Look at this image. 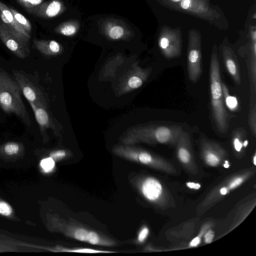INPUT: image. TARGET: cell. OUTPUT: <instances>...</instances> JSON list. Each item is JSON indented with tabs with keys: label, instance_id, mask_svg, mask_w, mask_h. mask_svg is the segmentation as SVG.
Listing matches in <instances>:
<instances>
[{
	"label": "cell",
	"instance_id": "obj_23",
	"mask_svg": "<svg viewBox=\"0 0 256 256\" xmlns=\"http://www.w3.org/2000/svg\"><path fill=\"white\" fill-rule=\"evenodd\" d=\"M50 250L55 252L84 253V254H110L117 252L116 251L94 249L88 248L73 247L70 248L63 246H56L50 248Z\"/></svg>",
	"mask_w": 256,
	"mask_h": 256
},
{
	"label": "cell",
	"instance_id": "obj_3",
	"mask_svg": "<svg viewBox=\"0 0 256 256\" xmlns=\"http://www.w3.org/2000/svg\"><path fill=\"white\" fill-rule=\"evenodd\" d=\"M210 103L213 119L219 132L224 134L228 128V115L225 108L220 66L216 46L211 54L210 66Z\"/></svg>",
	"mask_w": 256,
	"mask_h": 256
},
{
	"label": "cell",
	"instance_id": "obj_8",
	"mask_svg": "<svg viewBox=\"0 0 256 256\" xmlns=\"http://www.w3.org/2000/svg\"><path fill=\"white\" fill-rule=\"evenodd\" d=\"M187 70L190 80L196 82L202 72V42L200 32L194 29L188 32Z\"/></svg>",
	"mask_w": 256,
	"mask_h": 256
},
{
	"label": "cell",
	"instance_id": "obj_18",
	"mask_svg": "<svg viewBox=\"0 0 256 256\" xmlns=\"http://www.w3.org/2000/svg\"><path fill=\"white\" fill-rule=\"evenodd\" d=\"M150 72L148 68L142 69L138 66H135L124 80L122 90L124 92H128L141 86L147 79Z\"/></svg>",
	"mask_w": 256,
	"mask_h": 256
},
{
	"label": "cell",
	"instance_id": "obj_20",
	"mask_svg": "<svg viewBox=\"0 0 256 256\" xmlns=\"http://www.w3.org/2000/svg\"><path fill=\"white\" fill-rule=\"evenodd\" d=\"M61 4L58 0H53L47 4H41L28 12L36 16L53 18L61 10Z\"/></svg>",
	"mask_w": 256,
	"mask_h": 256
},
{
	"label": "cell",
	"instance_id": "obj_24",
	"mask_svg": "<svg viewBox=\"0 0 256 256\" xmlns=\"http://www.w3.org/2000/svg\"><path fill=\"white\" fill-rule=\"evenodd\" d=\"M17 23L30 35L32 32V25L29 20L12 7H9Z\"/></svg>",
	"mask_w": 256,
	"mask_h": 256
},
{
	"label": "cell",
	"instance_id": "obj_34",
	"mask_svg": "<svg viewBox=\"0 0 256 256\" xmlns=\"http://www.w3.org/2000/svg\"><path fill=\"white\" fill-rule=\"evenodd\" d=\"M66 152L64 150H58L52 152L50 154L51 157L54 160H60L62 159L66 156Z\"/></svg>",
	"mask_w": 256,
	"mask_h": 256
},
{
	"label": "cell",
	"instance_id": "obj_4",
	"mask_svg": "<svg viewBox=\"0 0 256 256\" xmlns=\"http://www.w3.org/2000/svg\"><path fill=\"white\" fill-rule=\"evenodd\" d=\"M130 182L139 194L156 208H168L174 201L164 184L154 176L138 174L132 176Z\"/></svg>",
	"mask_w": 256,
	"mask_h": 256
},
{
	"label": "cell",
	"instance_id": "obj_31",
	"mask_svg": "<svg viewBox=\"0 0 256 256\" xmlns=\"http://www.w3.org/2000/svg\"><path fill=\"white\" fill-rule=\"evenodd\" d=\"M149 234V229L146 226H144L140 230L137 237V242L139 244L143 243Z\"/></svg>",
	"mask_w": 256,
	"mask_h": 256
},
{
	"label": "cell",
	"instance_id": "obj_22",
	"mask_svg": "<svg viewBox=\"0 0 256 256\" xmlns=\"http://www.w3.org/2000/svg\"><path fill=\"white\" fill-rule=\"evenodd\" d=\"M33 43L38 50L46 55L56 54L60 50L59 44L53 40L46 41L34 39Z\"/></svg>",
	"mask_w": 256,
	"mask_h": 256
},
{
	"label": "cell",
	"instance_id": "obj_26",
	"mask_svg": "<svg viewBox=\"0 0 256 256\" xmlns=\"http://www.w3.org/2000/svg\"><path fill=\"white\" fill-rule=\"evenodd\" d=\"M212 226V224L208 222L204 224L200 228V231L196 236L189 243L188 248H194L198 246L201 242L202 238L205 232Z\"/></svg>",
	"mask_w": 256,
	"mask_h": 256
},
{
	"label": "cell",
	"instance_id": "obj_5",
	"mask_svg": "<svg viewBox=\"0 0 256 256\" xmlns=\"http://www.w3.org/2000/svg\"><path fill=\"white\" fill-rule=\"evenodd\" d=\"M17 82L0 69V106L6 113L14 114L28 126L31 121L21 96Z\"/></svg>",
	"mask_w": 256,
	"mask_h": 256
},
{
	"label": "cell",
	"instance_id": "obj_2",
	"mask_svg": "<svg viewBox=\"0 0 256 256\" xmlns=\"http://www.w3.org/2000/svg\"><path fill=\"white\" fill-rule=\"evenodd\" d=\"M54 230L65 236L89 244L106 247L114 246L117 241L101 232L82 224L71 218L55 216L52 219Z\"/></svg>",
	"mask_w": 256,
	"mask_h": 256
},
{
	"label": "cell",
	"instance_id": "obj_29",
	"mask_svg": "<svg viewBox=\"0 0 256 256\" xmlns=\"http://www.w3.org/2000/svg\"><path fill=\"white\" fill-rule=\"evenodd\" d=\"M40 166L44 172H50L54 167V161L51 157L44 158L40 162Z\"/></svg>",
	"mask_w": 256,
	"mask_h": 256
},
{
	"label": "cell",
	"instance_id": "obj_6",
	"mask_svg": "<svg viewBox=\"0 0 256 256\" xmlns=\"http://www.w3.org/2000/svg\"><path fill=\"white\" fill-rule=\"evenodd\" d=\"M112 152L118 156L143 164L170 174H176L178 171L170 162L142 148L134 145L120 144L113 146Z\"/></svg>",
	"mask_w": 256,
	"mask_h": 256
},
{
	"label": "cell",
	"instance_id": "obj_7",
	"mask_svg": "<svg viewBox=\"0 0 256 256\" xmlns=\"http://www.w3.org/2000/svg\"><path fill=\"white\" fill-rule=\"evenodd\" d=\"M255 174L253 168H247L227 177L212 189L197 206L198 214H203L228 195L231 191L239 187Z\"/></svg>",
	"mask_w": 256,
	"mask_h": 256
},
{
	"label": "cell",
	"instance_id": "obj_12",
	"mask_svg": "<svg viewBox=\"0 0 256 256\" xmlns=\"http://www.w3.org/2000/svg\"><path fill=\"white\" fill-rule=\"evenodd\" d=\"M200 156L204 162L211 167H218L228 164L226 150L216 142L202 138L200 144Z\"/></svg>",
	"mask_w": 256,
	"mask_h": 256
},
{
	"label": "cell",
	"instance_id": "obj_1",
	"mask_svg": "<svg viewBox=\"0 0 256 256\" xmlns=\"http://www.w3.org/2000/svg\"><path fill=\"white\" fill-rule=\"evenodd\" d=\"M183 130L178 125L142 124L134 126L120 138L124 144L134 145L142 142L174 146Z\"/></svg>",
	"mask_w": 256,
	"mask_h": 256
},
{
	"label": "cell",
	"instance_id": "obj_36",
	"mask_svg": "<svg viewBox=\"0 0 256 256\" xmlns=\"http://www.w3.org/2000/svg\"><path fill=\"white\" fill-rule=\"evenodd\" d=\"M181 0H162L165 4H168L172 8H174Z\"/></svg>",
	"mask_w": 256,
	"mask_h": 256
},
{
	"label": "cell",
	"instance_id": "obj_9",
	"mask_svg": "<svg viewBox=\"0 0 256 256\" xmlns=\"http://www.w3.org/2000/svg\"><path fill=\"white\" fill-rule=\"evenodd\" d=\"M158 44L161 52L167 59L180 56L182 49L180 30L169 26H163L158 36Z\"/></svg>",
	"mask_w": 256,
	"mask_h": 256
},
{
	"label": "cell",
	"instance_id": "obj_28",
	"mask_svg": "<svg viewBox=\"0 0 256 256\" xmlns=\"http://www.w3.org/2000/svg\"><path fill=\"white\" fill-rule=\"evenodd\" d=\"M20 144L15 142L6 143L3 146L4 152L8 155L17 154L20 152Z\"/></svg>",
	"mask_w": 256,
	"mask_h": 256
},
{
	"label": "cell",
	"instance_id": "obj_14",
	"mask_svg": "<svg viewBox=\"0 0 256 256\" xmlns=\"http://www.w3.org/2000/svg\"><path fill=\"white\" fill-rule=\"evenodd\" d=\"M248 68L250 84V98H256V30L255 26L249 28Z\"/></svg>",
	"mask_w": 256,
	"mask_h": 256
},
{
	"label": "cell",
	"instance_id": "obj_30",
	"mask_svg": "<svg viewBox=\"0 0 256 256\" xmlns=\"http://www.w3.org/2000/svg\"><path fill=\"white\" fill-rule=\"evenodd\" d=\"M123 28L120 26H112L108 31L109 36L113 40H118L121 38L124 34Z\"/></svg>",
	"mask_w": 256,
	"mask_h": 256
},
{
	"label": "cell",
	"instance_id": "obj_27",
	"mask_svg": "<svg viewBox=\"0 0 256 256\" xmlns=\"http://www.w3.org/2000/svg\"><path fill=\"white\" fill-rule=\"evenodd\" d=\"M28 12L42 4L43 0H16Z\"/></svg>",
	"mask_w": 256,
	"mask_h": 256
},
{
	"label": "cell",
	"instance_id": "obj_38",
	"mask_svg": "<svg viewBox=\"0 0 256 256\" xmlns=\"http://www.w3.org/2000/svg\"><path fill=\"white\" fill-rule=\"evenodd\" d=\"M256 154H254V158H253V162H254V166H256Z\"/></svg>",
	"mask_w": 256,
	"mask_h": 256
},
{
	"label": "cell",
	"instance_id": "obj_19",
	"mask_svg": "<svg viewBox=\"0 0 256 256\" xmlns=\"http://www.w3.org/2000/svg\"><path fill=\"white\" fill-rule=\"evenodd\" d=\"M248 143L244 129L238 128L234 130L232 134V146L236 156L241 158L244 156Z\"/></svg>",
	"mask_w": 256,
	"mask_h": 256
},
{
	"label": "cell",
	"instance_id": "obj_33",
	"mask_svg": "<svg viewBox=\"0 0 256 256\" xmlns=\"http://www.w3.org/2000/svg\"><path fill=\"white\" fill-rule=\"evenodd\" d=\"M60 32L64 36H70L73 35L76 32V28L72 25H66L62 27Z\"/></svg>",
	"mask_w": 256,
	"mask_h": 256
},
{
	"label": "cell",
	"instance_id": "obj_37",
	"mask_svg": "<svg viewBox=\"0 0 256 256\" xmlns=\"http://www.w3.org/2000/svg\"><path fill=\"white\" fill-rule=\"evenodd\" d=\"M186 185L188 188L191 189L198 190L201 188L200 184L194 182H186Z\"/></svg>",
	"mask_w": 256,
	"mask_h": 256
},
{
	"label": "cell",
	"instance_id": "obj_11",
	"mask_svg": "<svg viewBox=\"0 0 256 256\" xmlns=\"http://www.w3.org/2000/svg\"><path fill=\"white\" fill-rule=\"evenodd\" d=\"M174 8L210 22L220 17L219 14L210 7L208 0H182Z\"/></svg>",
	"mask_w": 256,
	"mask_h": 256
},
{
	"label": "cell",
	"instance_id": "obj_21",
	"mask_svg": "<svg viewBox=\"0 0 256 256\" xmlns=\"http://www.w3.org/2000/svg\"><path fill=\"white\" fill-rule=\"evenodd\" d=\"M34 114L36 120L38 124L41 132L50 126V118L44 104L40 102L29 103Z\"/></svg>",
	"mask_w": 256,
	"mask_h": 256
},
{
	"label": "cell",
	"instance_id": "obj_35",
	"mask_svg": "<svg viewBox=\"0 0 256 256\" xmlns=\"http://www.w3.org/2000/svg\"><path fill=\"white\" fill-rule=\"evenodd\" d=\"M214 232L210 228L205 232L204 236V242L206 244H208L211 243L214 238Z\"/></svg>",
	"mask_w": 256,
	"mask_h": 256
},
{
	"label": "cell",
	"instance_id": "obj_10",
	"mask_svg": "<svg viewBox=\"0 0 256 256\" xmlns=\"http://www.w3.org/2000/svg\"><path fill=\"white\" fill-rule=\"evenodd\" d=\"M174 146L176 156L182 166L190 174H196L198 168L196 162L189 134L183 130Z\"/></svg>",
	"mask_w": 256,
	"mask_h": 256
},
{
	"label": "cell",
	"instance_id": "obj_25",
	"mask_svg": "<svg viewBox=\"0 0 256 256\" xmlns=\"http://www.w3.org/2000/svg\"><path fill=\"white\" fill-rule=\"evenodd\" d=\"M248 124L252 134H256V98H250L248 114Z\"/></svg>",
	"mask_w": 256,
	"mask_h": 256
},
{
	"label": "cell",
	"instance_id": "obj_13",
	"mask_svg": "<svg viewBox=\"0 0 256 256\" xmlns=\"http://www.w3.org/2000/svg\"><path fill=\"white\" fill-rule=\"evenodd\" d=\"M0 39L14 55L24 58L29 54V46L19 40L0 20Z\"/></svg>",
	"mask_w": 256,
	"mask_h": 256
},
{
	"label": "cell",
	"instance_id": "obj_17",
	"mask_svg": "<svg viewBox=\"0 0 256 256\" xmlns=\"http://www.w3.org/2000/svg\"><path fill=\"white\" fill-rule=\"evenodd\" d=\"M222 56L228 73L236 84L240 85L241 82L240 68L237 58L233 50L224 46L222 48Z\"/></svg>",
	"mask_w": 256,
	"mask_h": 256
},
{
	"label": "cell",
	"instance_id": "obj_16",
	"mask_svg": "<svg viewBox=\"0 0 256 256\" xmlns=\"http://www.w3.org/2000/svg\"><path fill=\"white\" fill-rule=\"evenodd\" d=\"M0 20L19 40L28 46L30 35L17 23L9 7L0 0Z\"/></svg>",
	"mask_w": 256,
	"mask_h": 256
},
{
	"label": "cell",
	"instance_id": "obj_32",
	"mask_svg": "<svg viewBox=\"0 0 256 256\" xmlns=\"http://www.w3.org/2000/svg\"><path fill=\"white\" fill-rule=\"evenodd\" d=\"M12 212V208L8 204L4 202H0V214H1L8 216L11 214Z\"/></svg>",
	"mask_w": 256,
	"mask_h": 256
},
{
	"label": "cell",
	"instance_id": "obj_15",
	"mask_svg": "<svg viewBox=\"0 0 256 256\" xmlns=\"http://www.w3.org/2000/svg\"><path fill=\"white\" fill-rule=\"evenodd\" d=\"M14 76L21 92L29 103L40 102L44 104V100L40 90L22 72L14 70Z\"/></svg>",
	"mask_w": 256,
	"mask_h": 256
}]
</instances>
